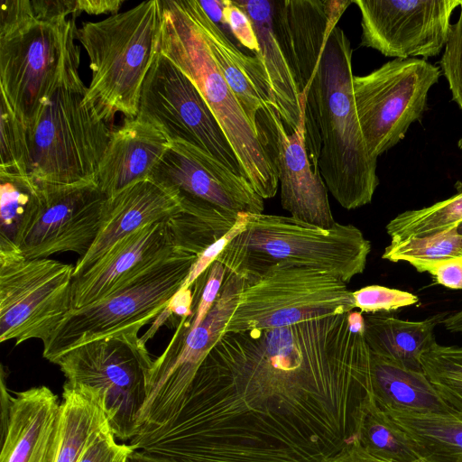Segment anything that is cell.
Segmentation results:
<instances>
[{"label":"cell","instance_id":"2e32d148","mask_svg":"<svg viewBox=\"0 0 462 462\" xmlns=\"http://www.w3.org/2000/svg\"><path fill=\"white\" fill-rule=\"evenodd\" d=\"M38 182L40 201L18 248L28 259L73 252L83 258L101 226L106 196L95 181L71 185Z\"/></svg>","mask_w":462,"mask_h":462},{"label":"cell","instance_id":"f6af8a7d","mask_svg":"<svg viewBox=\"0 0 462 462\" xmlns=\"http://www.w3.org/2000/svg\"><path fill=\"white\" fill-rule=\"evenodd\" d=\"M127 462H200L173 456L152 453L136 449L129 457Z\"/></svg>","mask_w":462,"mask_h":462},{"label":"cell","instance_id":"9c48e42d","mask_svg":"<svg viewBox=\"0 0 462 462\" xmlns=\"http://www.w3.org/2000/svg\"><path fill=\"white\" fill-rule=\"evenodd\" d=\"M353 291L332 273L281 261L248 280L222 334L273 329L352 311Z\"/></svg>","mask_w":462,"mask_h":462},{"label":"cell","instance_id":"30bf717a","mask_svg":"<svg viewBox=\"0 0 462 462\" xmlns=\"http://www.w3.org/2000/svg\"><path fill=\"white\" fill-rule=\"evenodd\" d=\"M152 362L138 335H123L81 345L54 364L67 382L103 394L110 428L116 439L126 441L139 432Z\"/></svg>","mask_w":462,"mask_h":462},{"label":"cell","instance_id":"4316f807","mask_svg":"<svg viewBox=\"0 0 462 462\" xmlns=\"http://www.w3.org/2000/svg\"><path fill=\"white\" fill-rule=\"evenodd\" d=\"M372 394L382 409L451 412L423 372L404 368L370 351Z\"/></svg>","mask_w":462,"mask_h":462},{"label":"cell","instance_id":"7a4b0ae2","mask_svg":"<svg viewBox=\"0 0 462 462\" xmlns=\"http://www.w3.org/2000/svg\"><path fill=\"white\" fill-rule=\"evenodd\" d=\"M344 0H285L277 32L305 101V140L327 189L346 209L369 204L379 184L353 94L351 43L337 22Z\"/></svg>","mask_w":462,"mask_h":462},{"label":"cell","instance_id":"74e56055","mask_svg":"<svg viewBox=\"0 0 462 462\" xmlns=\"http://www.w3.org/2000/svg\"><path fill=\"white\" fill-rule=\"evenodd\" d=\"M135 449L125 443H117L111 429L101 433L78 462H127Z\"/></svg>","mask_w":462,"mask_h":462},{"label":"cell","instance_id":"c3c4849f","mask_svg":"<svg viewBox=\"0 0 462 462\" xmlns=\"http://www.w3.org/2000/svg\"><path fill=\"white\" fill-rule=\"evenodd\" d=\"M457 232H458L460 235H462V223H460V224L458 225V226L457 227Z\"/></svg>","mask_w":462,"mask_h":462},{"label":"cell","instance_id":"9a60e30c","mask_svg":"<svg viewBox=\"0 0 462 462\" xmlns=\"http://www.w3.org/2000/svg\"><path fill=\"white\" fill-rule=\"evenodd\" d=\"M462 0H353L361 14L363 47L393 59L426 60L445 47Z\"/></svg>","mask_w":462,"mask_h":462},{"label":"cell","instance_id":"7dc6e473","mask_svg":"<svg viewBox=\"0 0 462 462\" xmlns=\"http://www.w3.org/2000/svg\"><path fill=\"white\" fill-rule=\"evenodd\" d=\"M457 146H458V148L461 152V155H462V136L460 137V139L457 142Z\"/></svg>","mask_w":462,"mask_h":462},{"label":"cell","instance_id":"ab89813d","mask_svg":"<svg viewBox=\"0 0 462 462\" xmlns=\"http://www.w3.org/2000/svg\"><path fill=\"white\" fill-rule=\"evenodd\" d=\"M225 277V266L219 261H215L208 270L190 328H196L204 320L218 296Z\"/></svg>","mask_w":462,"mask_h":462},{"label":"cell","instance_id":"3957f363","mask_svg":"<svg viewBox=\"0 0 462 462\" xmlns=\"http://www.w3.org/2000/svg\"><path fill=\"white\" fill-rule=\"evenodd\" d=\"M75 17L33 16L30 0H4L0 11V87L28 128L57 88L79 75Z\"/></svg>","mask_w":462,"mask_h":462},{"label":"cell","instance_id":"8992f818","mask_svg":"<svg viewBox=\"0 0 462 462\" xmlns=\"http://www.w3.org/2000/svg\"><path fill=\"white\" fill-rule=\"evenodd\" d=\"M371 243L354 225L328 229L292 217L248 214L245 231L217 257L231 273L248 280L271 264L289 261L325 270L347 283L364 273Z\"/></svg>","mask_w":462,"mask_h":462},{"label":"cell","instance_id":"ac0fdd59","mask_svg":"<svg viewBox=\"0 0 462 462\" xmlns=\"http://www.w3.org/2000/svg\"><path fill=\"white\" fill-rule=\"evenodd\" d=\"M60 438V402L47 386L12 396L1 379L0 462H56Z\"/></svg>","mask_w":462,"mask_h":462},{"label":"cell","instance_id":"8fae6325","mask_svg":"<svg viewBox=\"0 0 462 462\" xmlns=\"http://www.w3.org/2000/svg\"><path fill=\"white\" fill-rule=\"evenodd\" d=\"M75 266L0 249V341L46 342L71 310Z\"/></svg>","mask_w":462,"mask_h":462},{"label":"cell","instance_id":"7402d4cb","mask_svg":"<svg viewBox=\"0 0 462 462\" xmlns=\"http://www.w3.org/2000/svg\"><path fill=\"white\" fill-rule=\"evenodd\" d=\"M170 145L167 136L154 125L134 118L111 130L110 139L100 162L96 183L107 197L127 186L150 179Z\"/></svg>","mask_w":462,"mask_h":462},{"label":"cell","instance_id":"f35d334b","mask_svg":"<svg viewBox=\"0 0 462 462\" xmlns=\"http://www.w3.org/2000/svg\"><path fill=\"white\" fill-rule=\"evenodd\" d=\"M223 19L224 24L228 26L235 38L243 46L254 53L259 51L253 23L246 13L235 1L225 0Z\"/></svg>","mask_w":462,"mask_h":462},{"label":"cell","instance_id":"52a82bcc","mask_svg":"<svg viewBox=\"0 0 462 462\" xmlns=\"http://www.w3.org/2000/svg\"><path fill=\"white\" fill-rule=\"evenodd\" d=\"M198 256L177 248L104 299L71 310L43 343V357L54 364L60 356L81 345L138 335L142 327L164 310Z\"/></svg>","mask_w":462,"mask_h":462},{"label":"cell","instance_id":"ee69618b","mask_svg":"<svg viewBox=\"0 0 462 462\" xmlns=\"http://www.w3.org/2000/svg\"><path fill=\"white\" fill-rule=\"evenodd\" d=\"M194 295L191 288L179 289L170 300L165 310L172 316L178 317L180 319L193 315L191 306Z\"/></svg>","mask_w":462,"mask_h":462},{"label":"cell","instance_id":"44dd1931","mask_svg":"<svg viewBox=\"0 0 462 462\" xmlns=\"http://www.w3.org/2000/svg\"><path fill=\"white\" fill-rule=\"evenodd\" d=\"M181 209L177 193L151 179L106 198L98 235L88 254L77 261L73 278L85 273L125 236L145 225L167 220Z\"/></svg>","mask_w":462,"mask_h":462},{"label":"cell","instance_id":"ffe728a7","mask_svg":"<svg viewBox=\"0 0 462 462\" xmlns=\"http://www.w3.org/2000/svg\"><path fill=\"white\" fill-rule=\"evenodd\" d=\"M275 139V163L281 186V203L291 217L328 229L336 225L328 189L310 158L305 127L288 132L272 106L263 112Z\"/></svg>","mask_w":462,"mask_h":462},{"label":"cell","instance_id":"bcb514c9","mask_svg":"<svg viewBox=\"0 0 462 462\" xmlns=\"http://www.w3.org/2000/svg\"><path fill=\"white\" fill-rule=\"evenodd\" d=\"M207 16L216 24H224L225 0L198 1Z\"/></svg>","mask_w":462,"mask_h":462},{"label":"cell","instance_id":"f1b7e54d","mask_svg":"<svg viewBox=\"0 0 462 462\" xmlns=\"http://www.w3.org/2000/svg\"><path fill=\"white\" fill-rule=\"evenodd\" d=\"M39 201L33 177L0 171V249L18 248Z\"/></svg>","mask_w":462,"mask_h":462},{"label":"cell","instance_id":"f546056e","mask_svg":"<svg viewBox=\"0 0 462 462\" xmlns=\"http://www.w3.org/2000/svg\"><path fill=\"white\" fill-rule=\"evenodd\" d=\"M358 441L373 456L389 462H422L411 438L374 400L366 408Z\"/></svg>","mask_w":462,"mask_h":462},{"label":"cell","instance_id":"83f0119b","mask_svg":"<svg viewBox=\"0 0 462 462\" xmlns=\"http://www.w3.org/2000/svg\"><path fill=\"white\" fill-rule=\"evenodd\" d=\"M413 441L422 462H462V418L383 409Z\"/></svg>","mask_w":462,"mask_h":462},{"label":"cell","instance_id":"5bb4252c","mask_svg":"<svg viewBox=\"0 0 462 462\" xmlns=\"http://www.w3.org/2000/svg\"><path fill=\"white\" fill-rule=\"evenodd\" d=\"M137 117L162 131L170 142L197 146L243 175L228 141L197 88L159 51L143 85Z\"/></svg>","mask_w":462,"mask_h":462},{"label":"cell","instance_id":"6da1fadb","mask_svg":"<svg viewBox=\"0 0 462 462\" xmlns=\"http://www.w3.org/2000/svg\"><path fill=\"white\" fill-rule=\"evenodd\" d=\"M361 311L222 334L179 412L130 440L200 462H327L374 400Z\"/></svg>","mask_w":462,"mask_h":462},{"label":"cell","instance_id":"cb8c5ba5","mask_svg":"<svg viewBox=\"0 0 462 462\" xmlns=\"http://www.w3.org/2000/svg\"><path fill=\"white\" fill-rule=\"evenodd\" d=\"M188 4L199 24L223 78L244 111L257 128V116L270 106L274 109L269 88L257 59L246 55L227 38L224 31L204 13L198 0ZM275 110V109H274Z\"/></svg>","mask_w":462,"mask_h":462},{"label":"cell","instance_id":"d6a6232c","mask_svg":"<svg viewBox=\"0 0 462 462\" xmlns=\"http://www.w3.org/2000/svg\"><path fill=\"white\" fill-rule=\"evenodd\" d=\"M422 371L450 411L462 418V346L437 342L420 358Z\"/></svg>","mask_w":462,"mask_h":462},{"label":"cell","instance_id":"603a6c76","mask_svg":"<svg viewBox=\"0 0 462 462\" xmlns=\"http://www.w3.org/2000/svg\"><path fill=\"white\" fill-rule=\"evenodd\" d=\"M250 18L259 44L254 57L263 69L275 112L291 132L304 125L305 101L291 63L273 25V3L267 0L235 1Z\"/></svg>","mask_w":462,"mask_h":462},{"label":"cell","instance_id":"e0dca14e","mask_svg":"<svg viewBox=\"0 0 462 462\" xmlns=\"http://www.w3.org/2000/svg\"><path fill=\"white\" fill-rule=\"evenodd\" d=\"M150 179L176 192L180 199L207 203L235 216L263 212V199L245 177L185 142H170Z\"/></svg>","mask_w":462,"mask_h":462},{"label":"cell","instance_id":"60d3db41","mask_svg":"<svg viewBox=\"0 0 462 462\" xmlns=\"http://www.w3.org/2000/svg\"><path fill=\"white\" fill-rule=\"evenodd\" d=\"M435 282L444 287L462 289V260H447L431 266L428 271Z\"/></svg>","mask_w":462,"mask_h":462},{"label":"cell","instance_id":"484cf974","mask_svg":"<svg viewBox=\"0 0 462 462\" xmlns=\"http://www.w3.org/2000/svg\"><path fill=\"white\" fill-rule=\"evenodd\" d=\"M60 402V438L56 462H78L110 428L105 398L97 389L65 382Z\"/></svg>","mask_w":462,"mask_h":462},{"label":"cell","instance_id":"e575fe53","mask_svg":"<svg viewBox=\"0 0 462 462\" xmlns=\"http://www.w3.org/2000/svg\"><path fill=\"white\" fill-rule=\"evenodd\" d=\"M352 294L356 308L362 313H388L419 302V298L411 292L382 285L365 286Z\"/></svg>","mask_w":462,"mask_h":462},{"label":"cell","instance_id":"d4e9b609","mask_svg":"<svg viewBox=\"0 0 462 462\" xmlns=\"http://www.w3.org/2000/svg\"><path fill=\"white\" fill-rule=\"evenodd\" d=\"M446 314L420 321L398 319L387 312L367 313L364 336L370 351L404 368L423 372L420 358L436 342L435 328Z\"/></svg>","mask_w":462,"mask_h":462},{"label":"cell","instance_id":"4dcf8cb0","mask_svg":"<svg viewBox=\"0 0 462 462\" xmlns=\"http://www.w3.org/2000/svg\"><path fill=\"white\" fill-rule=\"evenodd\" d=\"M450 198L419 209L397 215L385 226L391 242L434 236L457 228L462 223V182Z\"/></svg>","mask_w":462,"mask_h":462},{"label":"cell","instance_id":"1f68e13d","mask_svg":"<svg viewBox=\"0 0 462 462\" xmlns=\"http://www.w3.org/2000/svg\"><path fill=\"white\" fill-rule=\"evenodd\" d=\"M382 258L393 263L405 262L419 273L447 260H462V235L457 228L419 238L391 242Z\"/></svg>","mask_w":462,"mask_h":462},{"label":"cell","instance_id":"4fadbf2b","mask_svg":"<svg viewBox=\"0 0 462 462\" xmlns=\"http://www.w3.org/2000/svg\"><path fill=\"white\" fill-rule=\"evenodd\" d=\"M244 283V278L226 273L218 296L200 325L190 328L195 313L179 320L165 350L152 362L137 435L156 429L179 412L199 367L222 335Z\"/></svg>","mask_w":462,"mask_h":462},{"label":"cell","instance_id":"7c38bea8","mask_svg":"<svg viewBox=\"0 0 462 462\" xmlns=\"http://www.w3.org/2000/svg\"><path fill=\"white\" fill-rule=\"evenodd\" d=\"M441 70L423 59H393L364 76H354L353 94L369 153L378 158L406 135L427 108L430 89Z\"/></svg>","mask_w":462,"mask_h":462},{"label":"cell","instance_id":"5b68a950","mask_svg":"<svg viewBox=\"0 0 462 462\" xmlns=\"http://www.w3.org/2000/svg\"><path fill=\"white\" fill-rule=\"evenodd\" d=\"M161 0L143 2L98 22L84 23L77 40L89 59L85 103L102 121L138 115L143 85L159 51Z\"/></svg>","mask_w":462,"mask_h":462},{"label":"cell","instance_id":"7bdbcfd3","mask_svg":"<svg viewBox=\"0 0 462 462\" xmlns=\"http://www.w3.org/2000/svg\"><path fill=\"white\" fill-rule=\"evenodd\" d=\"M124 1L121 0H76L78 14H116L119 11Z\"/></svg>","mask_w":462,"mask_h":462},{"label":"cell","instance_id":"277c9868","mask_svg":"<svg viewBox=\"0 0 462 462\" xmlns=\"http://www.w3.org/2000/svg\"><path fill=\"white\" fill-rule=\"evenodd\" d=\"M159 51L194 84L228 141L245 176L264 199L275 196L278 171L268 142L255 128L213 60L188 0H161Z\"/></svg>","mask_w":462,"mask_h":462},{"label":"cell","instance_id":"b9f144b4","mask_svg":"<svg viewBox=\"0 0 462 462\" xmlns=\"http://www.w3.org/2000/svg\"><path fill=\"white\" fill-rule=\"evenodd\" d=\"M327 462H389L367 452L358 439L349 443Z\"/></svg>","mask_w":462,"mask_h":462},{"label":"cell","instance_id":"8d00e7d4","mask_svg":"<svg viewBox=\"0 0 462 462\" xmlns=\"http://www.w3.org/2000/svg\"><path fill=\"white\" fill-rule=\"evenodd\" d=\"M248 214L249 213H240L232 228L198 256L180 289L191 288L195 282L208 270L215 261H217L226 246L237 235L245 230Z\"/></svg>","mask_w":462,"mask_h":462},{"label":"cell","instance_id":"ba28073f","mask_svg":"<svg viewBox=\"0 0 462 462\" xmlns=\"http://www.w3.org/2000/svg\"><path fill=\"white\" fill-rule=\"evenodd\" d=\"M86 93L79 75L64 81L27 128L30 175L37 181L96 182L111 130L85 103Z\"/></svg>","mask_w":462,"mask_h":462},{"label":"cell","instance_id":"d6986e66","mask_svg":"<svg viewBox=\"0 0 462 462\" xmlns=\"http://www.w3.org/2000/svg\"><path fill=\"white\" fill-rule=\"evenodd\" d=\"M167 220L145 225L125 236L85 273L73 278L71 310L104 299L174 252L177 247Z\"/></svg>","mask_w":462,"mask_h":462},{"label":"cell","instance_id":"836d02e7","mask_svg":"<svg viewBox=\"0 0 462 462\" xmlns=\"http://www.w3.org/2000/svg\"><path fill=\"white\" fill-rule=\"evenodd\" d=\"M0 171L30 174L27 128L1 97L0 103Z\"/></svg>","mask_w":462,"mask_h":462},{"label":"cell","instance_id":"d590c367","mask_svg":"<svg viewBox=\"0 0 462 462\" xmlns=\"http://www.w3.org/2000/svg\"><path fill=\"white\" fill-rule=\"evenodd\" d=\"M459 8L458 19L448 30L439 68L448 84L452 100L462 110V2Z\"/></svg>","mask_w":462,"mask_h":462}]
</instances>
